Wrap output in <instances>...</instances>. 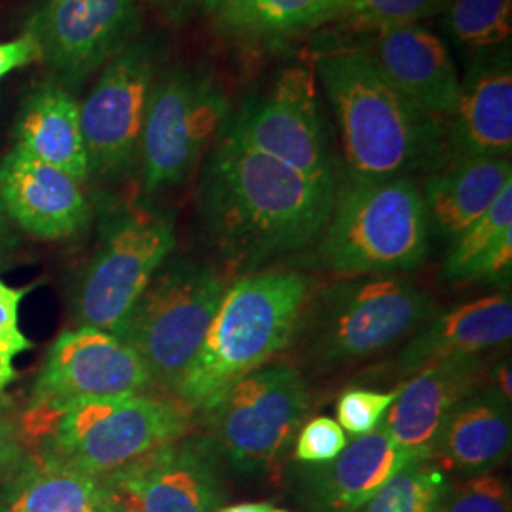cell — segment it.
Returning <instances> with one entry per match:
<instances>
[{
  "mask_svg": "<svg viewBox=\"0 0 512 512\" xmlns=\"http://www.w3.org/2000/svg\"><path fill=\"white\" fill-rule=\"evenodd\" d=\"M338 181L313 179L224 131L200 184L207 234L230 264L255 268L319 239Z\"/></svg>",
  "mask_w": 512,
  "mask_h": 512,
  "instance_id": "cell-1",
  "label": "cell"
},
{
  "mask_svg": "<svg viewBox=\"0 0 512 512\" xmlns=\"http://www.w3.org/2000/svg\"><path fill=\"white\" fill-rule=\"evenodd\" d=\"M315 73L342 133L351 181L410 179L446 165V122L418 109L363 50L338 40L315 55Z\"/></svg>",
  "mask_w": 512,
  "mask_h": 512,
  "instance_id": "cell-2",
  "label": "cell"
},
{
  "mask_svg": "<svg viewBox=\"0 0 512 512\" xmlns=\"http://www.w3.org/2000/svg\"><path fill=\"white\" fill-rule=\"evenodd\" d=\"M310 293V279L293 270H266L236 281L222 296L177 399L205 412L266 365L298 332Z\"/></svg>",
  "mask_w": 512,
  "mask_h": 512,
  "instance_id": "cell-3",
  "label": "cell"
},
{
  "mask_svg": "<svg viewBox=\"0 0 512 512\" xmlns=\"http://www.w3.org/2000/svg\"><path fill=\"white\" fill-rule=\"evenodd\" d=\"M429 234L427 207L412 179L351 181L338 190L317 260L336 274L412 272L429 255Z\"/></svg>",
  "mask_w": 512,
  "mask_h": 512,
  "instance_id": "cell-4",
  "label": "cell"
},
{
  "mask_svg": "<svg viewBox=\"0 0 512 512\" xmlns=\"http://www.w3.org/2000/svg\"><path fill=\"white\" fill-rule=\"evenodd\" d=\"M435 313L433 298L412 279L376 275L323 289L306 306L298 332L310 363L346 365L393 348Z\"/></svg>",
  "mask_w": 512,
  "mask_h": 512,
  "instance_id": "cell-5",
  "label": "cell"
},
{
  "mask_svg": "<svg viewBox=\"0 0 512 512\" xmlns=\"http://www.w3.org/2000/svg\"><path fill=\"white\" fill-rule=\"evenodd\" d=\"M224 293L211 266L188 258L165 262L114 336L137 353L152 384L177 397Z\"/></svg>",
  "mask_w": 512,
  "mask_h": 512,
  "instance_id": "cell-6",
  "label": "cell"
},
{
  "mask_svg": "<svg viewBox=\"0 0 512 512\" xmlns=\"http://www.w3.org/2000/svg\"><path fill=\"white\" fill-rule=\"evenodd\" d=\"M192 408L177 397L129 395L78 404L38 440V456L107 478L156 448L184 439Z\"/></svg>",
  "mask_w": 512,
  "mask_h": 512,
  "instance_id": "cell-7",
  "label": "cell"
},
{
  "mask_svg": "<svg viewBox=\"0 0 512 512\" xmlns=\"http://www.w3.org/2000/svg\"><path fill=\"white\" fill-rule=\"evenodd\" d=\"M150 385L143 361L112 332L65 330L48 351L21 416L23 439L37 444L61 414L78 404L141 395Z\"/></svg>",
  "mask_w": 512,
  "mask_h": 512,
  "instance_id": "cell-8",
  "label": "cell"
},
{
  "mask_svg": "<svg viewBox=\"0 0 512 512\" xmlns=\"http://www.w3.org/2000/svg\"><path fill=\"white\" fill-rule=\"evenodd\" d=\"M228 112L219 78L202 67H177L158 76L137 154L148 194L183 183Z\"/></svg>",
  "mask_w": 512,
  "mask_h": 512,
  "instance_id": "cell-9",
  "label": "cell"
},
{
  "mask_svg": "<svg viewBox=\"0 0 512 512\" xmlns=\"http://www.w3.org/2000/svg\"><path fill=\"white\" fill-rule=\"evenodd\" d=\"M310 391L291 366L258 368L205 414L211 446L239 475L268 471L302 427Z\"/></svg>",
  "mask_w": 512,
  "mask_h": 512,
  "instance_id": "cell-10",
  "label": "cell"
},
{
  "mask_svg": "<svg viewBox=\"0 0 512 512\" xmlns=\"http://www.w3.org/2000/svg\"><path fill=\"white\" fill-rule=\"evenodd\" d=\"M173 249L175 224L171 217L137 211L120 220L74 289L73 313L78 327L114 334Z\"/></svg>",
  "mask_w": 512,
  "mask_h": 512,
  "instance_id": "cell-11",
  "label": "cell"
},
{
  "mask_svg": "<svg viewBox=\"0 0 512 512\" xmlns=\"http://www.w3.org/2000/svg\"><path fill=\"white\" fill-rule=\"evenodd\" d=\"M226 131L308 177L338 181L315 74L304 65L281 71L272 88L245 105Z\"/></svg>",
  "mask_w": 512,
  "mask_h": 512,
  "instance_id": "cell-12",
  "label": "cell"
},
{
  "mask_svg": "<svg viewBox=\"0 0 512 512\" xmlns=\"http://www.w3.org/2000/svg\"><path fill=\"white\" fill-rule=\"evenodd\" d=\"M158 65L156 46L148 40H133L103 67L80 105L90 175L116 177L135 162Z\"/></svg>",
  "mask_w": 512,
  "mask_h": 512,
  "instance_id": "cell-13",
  "label": "cell"
},
{
  "mask_svg": "<svg viewBox=\"0 0 512 512\" xmlns=\"http://www.w3.org/2000/svg\"><path fill=\"white\" fill-rule=\"evenodd\" d=\"M139 29L137 0H46L27 31L37 38L40 59L80 84L133 42Z\"/></svg>",
  "mask_w": 512,
  "mask_h": 512,
  "instance_id": "cell-14",
  "label": "cell"
},
{
  "mask_svg": "<svg viewBox=\"0 0 512 512\" xmlns=\"http://www.w3.org/2000/svg\"><path fill=\"white\" fill-rule=\"evenodd\" d=\"M105 482L126 512H215L222 499L217 452L209 440L165 444Z\"/></svg>",
  "mask_w": 512,
  "mask_h": 512,
  "instance_id": "cell-15",
  "label": "cell"
},
{
  "mask_svg": "<svg viewBox=\"0 0 512 512\" xmlns=\"http://www.w3.org/2000/svg\"><path fill=\"white\" fill-rule=\"evenodd\" d=\"M346 42L363 50L385 78L418 109L446 122L459 97L458 67L444 40L420 23L353 31Z\"/></svg>",
  "mask_w": 512,
  "mask_h": 512,
  "instance_id": "cell-16",
  "label": "cell"
},
{
  "mask_svg": "<svg viewBox=\"0 0 512 512\" xmlns=\"http://www.w3.org/2000/svg\"><path fill=\"white\" fill-rule=\"evenodd\" d=\"M0 203L8 219L38 239L73 238L92 219L82 183L18 145L0 158Z\"/></svg>",
  "mask_w": 512,
  "mask_h": 512,
  "instance_id": "cell-17",
  "label": "cell"
},
{
  "mask_svg": "<svg viewBox=\"0 0 512 512\" xmlns=\"http://www.w3.org/2000/svg\"><path fill=\"white\" fill-rule=\"evenodd\" d=\"M511 46L476 54L461 78L456 109L446 120V164L511 158Z\"/></svg>",
  "mask_w": 512,
  "mask_h": 512,
  "instance_id": "cell-18",
  "label": "cell"
},
{
  "mask_svg": "<svg viewBox=\"0 0 512 512\" xmlns=\"http://www.w3.org/2000/svg\"><path fill=\"white\" fill-rule=\"evenodd\" d=\"M480 357H456L423 366L401 385L382 429L406 450L431 458L433 442L452 410L480 389Z\"/></svg>",
  "mask_w": 512,
  "mask_h": 512,
  "instance_id": "cell-19",
  "label": "cell"
},
{
  "mask_svg": "<svg viewBox=\"0 0 512 512\" xmlns=\"http://www.w3.org/2000/svg\"><path fill=\"white\" fill-rule=\"evenodd\" d=\"M384 429L357 437L327 465L306 473V492L317 512H357L408 465L421 461Z\"/></svg>",
  "mask_w": 512,
  "mask_h": 512,
  "instance_id": "cell-20",
  "label": "cell"
},
{
  "mask_svg": "<svg viewBox=\"0 0 512 512\" xmlns=\"http://www.w3.org/2000/svg\"><path fill=\"white\" fill-rule=\"evenodd\" d=\"M511 338V294H488L431 317L412 334L399 365L404 372H416L444 359L480 357L509 344Z\"/></svg>",
  "mask_w": 512,
  "mask_h": 512,
  "instance_id": "cell-21",
  "label": "cell"
},
{
  "mask_svg": "<svg viewBox=\"0 0 512 512\" xmlns=\"http://www.w3.org/2000/svg\"><path fill=\"white\" fill-rule=\"evenodd\" d=\"M511 403L494 387L478 389L452 410L431 448V461L444 473H490L511 454Z\"/></svg>",
  "mask_w": 512,
  "mask_h": 512,
  "instance_id": "cell-22",
  "label": "cell"
},
{
  "mask_svg": "<svg viewBox=\"0 0 512 512\" xmlns=\"http://www.w3.org/2000/svg\"><path fill=\"white\" fill-rule=\"evenodd\" d=\"M512 184L511 158H469L444 165L421 192L431 226L456 238L480 219Z\"/></svg>",
  "mask_w": 512,
  "mask_h": 512,
  "instance_id": "cell-23",
  "label": "cell"
},
{
  "mask_svg": "<svg viewBox=\"0 0 512 512\" xmlns=\"http://www.w3.org/2000/svg\"><path fill=\"white\" fill-rule=\"evenodd\" d=\"M0 492V512H116L105 478L82 473L54 459L19 463Z\"/></svg>",
  "mask_w": 512,
  "mask_h": 512,
  "instance_id": "cell-24",
  "label": "cell"
},
{
  "mask_svg": "<svg viewBox=\"0 0 512 512\" xmlns=\"http://www.w3.org/2000/svg\"><path fill=\"white\" fill-rule=\"evenodd\" d=\"M16 145L31 156L88 181L90 164L80 128V105L57 84H44L23 103L16 120Z\"/></svg>",
  "mask_w": 512,
  "mask_h": 512,
  "instance_id": "cell-25",
  "label": "cell"
},
{
  "mask_svg": "<svg viewBox=\"0 0 512 512\" xmlns=\"http://www.w3.org/2000/svg\"><path fill=\"white\" fill-rule=\"evenodd\" d=\"M512 274V184L494 205L465 228L448 251L442 277L452 283H499Z\"/></svg>",
  "mask_w": 512,
  "mask_h": 512,
  "instance_id": "cell-26",
  "label": "cell"
},
{
  "mask_svg": "<svg viewBox=\"0 0 512 512\" xmlns=\"http://www.w3.org/2000/svg\"><path fill=\"white\" fill-rule=\"evenodd\" d=\"M330 0H232L220 23L243 37H281L315 29Z\"/></svg>",
  "mask_w": 512,
  "mask_h": 512,
  "instance_id": "cell-27",
  "label": "cell"
},
{
  "mask_svg": "<svg viewBox=\"0 0 512 512\" xmlns=\"http://www.w3.org/2000/svg\"><path fill=\"white\" fill-rule=\"evenodd\" d=\"M446 27L459 44L475 54L509 46L512 0H446Z\"/></svg>",
  "mask_w": 512,
  "mask_h": 512,
  "instance_id": "cell-28",
  "label": "cell"
},
{
  "mask_svg": "<svg viewBox=\"0 0 512 512\" xmlns=\"http://www.w3.org/2000/svg\"><path fill=\"white\" fill-rule=\"evenodd\" d=\"M448 490L446 473L431 459H421L393 476L357 512H440Z\"/></svg>",
  "mask_w": 512,
  "mask_h": 512,
  "instance_id": "cell-29",
  "label": "cell"
},
{
  "mask_svg": "<svg viewBox=\"0 0 512 512\" xmlns=\"http://www.w3.org/2000/svg\"><path fill=\"white\" fill-rule=\"evenodd\" d=\"M446 0H330L315 29L340 25L349 31L420 23L442 12Z\"/></svg>",
  "mask_w": 512,
  "mask_h": 512,
  "instance_id": "cell-30",
  "label": "cell"
},
{
  "mask_svg": "<svg viewBox=\"0 0 512 512\" xmlns=\"http://www.w3.org/2000/svg\"><path fill=\"white\" fill-rule=\"evenodd\" d=\"M29 287H12L0 279V393L18 378L16 359L33 348L19 325V308Z\"/></svg>",
  "mask_w": 512,
  "mask_h": 512,
  "instance_id": "cell-31",
  "label": "cell"
},
{
  "mask_svg": "<svg viewBox=\"0 0 512 512\" xmlns=\"http://www.w3.org/2000/svg\"><path fill=\"white\" fill-rule=\"evenodd\" d=\"M399 389L372 391V389H349L342 393L336 404L338 425L351 437H365L382 427L385 416L395 403Z\"/></svg>",
  "mask_w": 512,
  "mask_h": 512,
  "instance_id": "cell-32",
  "label": "cell"
},
{
  "mask_svg": "<svg viewBox=\"0 0 512 512\" xmlns=\"http://www.w3.org/2000/svg\"><path fill=\"white\" fill-rule=\"evenodd\" d=\"M511 490L501 476L492 473L469 476L450 486L440 512H511Z\"/></svg>",
  "mask_w": 512,
  "mask_h": 512,
  "instance_id": "cell-33",
  "label": "cell"
},
{
  "mask_svg": "<svg viewBox=\"0 0 512 512\" xmlns=\"http://www.w3.org/2000/svg\"><path fill=\"white\" fill-rule=\"evenodd\" d=\"M346 446L348 439L338 421L319 416L302 423L294 444V459L310 467L327 465L338 458Z\"/></svg>",
  "mask_w": 512,
  "mask_h": 512,
  "instance_id": "cell-34",
  "label": "cell"
},
{
  "mask_svg": "<svg viewBox=\"0 0 512 512\" xmlns=\"http://www.w3.org/2000/svg\"><path fill=\"white\" fill-rule=\"evenodd\" d=\"M23 433L21 418L14 403L0 393V473L16 469L23 459Z\"/></svg>",
  "mask_w": 512,
  "mask_h": 512,
  "instance_id": "cell-35",
  "label": "cell"
},
{
  "mask_svg": "<svg viewBox=\"0 0 512 512\" xmlns=\"http://www.w3.org/2000/svg\"><path fill=\"white\" fill-rule=\"evenodd\" d=\"M37 59H40V46L35 35L29 31L14 40L0 42V78L35 63Z\"/></svg>",
  "mask_w": 512,
  "mask_h": 512,
  "instance_id": "cell-36",
  "label": "cell"
},
{
  "mask_svg": "<svg viewBox=\"0 0 512 512\" xmlns=\"http://www.w3.org/2000/svg\"><path fill=\"white\" fill-rule=\"evenodd\" d=\"M169 19L198 18L207 14H220L232 0H154Z\"/></svg>",
  "mask_w": 512,
  "mask_h": 512,
  "instance_id": "cell-37",
  "label": "cell"
},
{
  "mask_svg": "<svg viewBox=\"0 0 512 512\" xmlns=\"http://www.w3.org/2000/svg\"><path fill=\"white\" fill-rule=\"evenodd\" d=\"M495 380V391L503 397V399H507L509 403H511L512 399V378H511V361L507 359V361H503V363H499L497 368H495L494 374Z\"/></svg>",
  "mask_w": 512,
  "mask_h": 512,
  "instance_id": "cell-38",
  "label": "cell"
},
{
  "mask_svg": "<svg viewBox=\"0 0 512 512\" xmlns=\"http://www.w3.org/2000/svg\"><path fill=\"white\" fill-rule=\"evenodd\" d=\"M12 243V220L8 219L2 203H0V253Z\"/></svg>",
  "mask_w": 512,
  "mask_h": 512,
  "instance_id": "cell-39",
  "label": "cell"
},
{
  "mask_svg": "<svg viewBox=\"0 0 512 512\" xmlns=\"http://www.w3.org/2000/svg\"><path fill=\"white\" fill-rule=\"evenodd\" d=\"M272 505L270 503H238V505H228L215 512H270Z\"/></svg>",
  "mask_w": 512,
  "mask_h": 512,
  "instance_id": "cell-40",
  "label": "cell"
},
{
  "mask_svg": "<svg viewBox=\"0 0 512 512\" xmlns=\"http://www.w3.org/2000/svg\"><path fill=\"white\" fill-rule=\"evenodd\" d=\"M270 512H289V511H285V509H272V511Z\"/></svg>",
  "mask_w": 512,
  "mask_h": 512,
  "instance_id": "cell-41",
  "label": "cell"
},
{
  "mask_svg": "<svg viewBox=\"0 0 512 512\" xmlns=\"http://www.w3.org/2000/svg\"><path fill=\"white\" fill-rule=\"evenodd\" d=\"M116 512H126V511H122V509H120V507H118V509H116Z\"/></svg>",
  "mask_w": 512,
  "mask_h": 512,
  "instance_id": "cell-42",
  "label": "cell"
}]
</instances>
